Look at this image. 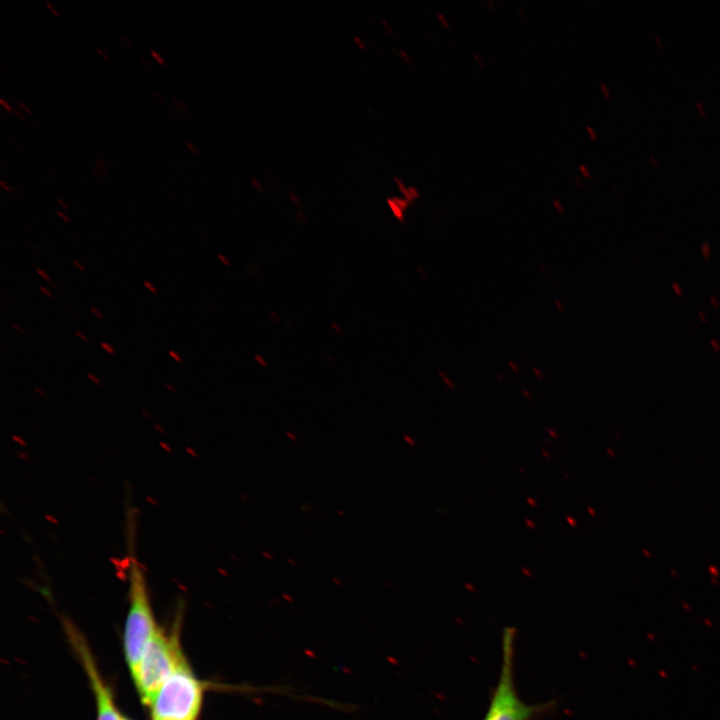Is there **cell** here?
<instances>
[{
    "label": "cell",
    "instance_id": "cell-1",
    "mask_svg": "<svg viewBox=\"0 0 720 720\" xmlns=\"http://www.w3.org/2000/svg\"><path fill=\"white\" fill-rule=\"evenodd\" d=\"M127 557L129 610L125 626L124 647L127 662L133 674L143 651L158 629L149 600L146 578L133 547Z\"/></svg>",
    "mask_w": 720,
    "mask_h": 720
},
{
    "label": "cell",
    "instance_id": "cell-2",
    "mask_svg": "<svg viewBox=\"0 0 720 720\" xmlns=\"http://www.w3.org/2000/svg\"><path fill=\"white\" fill-rule=\"evenodd\" d=\"M184 662L177 638L166 636L158 627L132 674L144 704H151L163 684Z\"/></svg>",
    "mask_w": 720,
    "mask_h": 720
},
{
    "label": "cell",
    "instance_id": "cell-3",
    "mask_svg": "<svg viewBox=\"0 0 720 720\" xmlns=\"http://www.w3.org/2000/svg\"><path fill=\"white\" fill-rule=\"evenodd\" d=\"M203 689L202 683L185 661L151 702L152 720H196L201 709Z\"/></svg>",
    "mask_w": 720,
    "mask_h": 720
},
{
    "label": "cell",
    "instance_id": "cell-4",
    "mask_svg": "<svg viewBox=\"0 0 720 720\" xmlns=\"http://www.w3.org/2000/svg\"><path fill=\"white\" fill-rule=\"evenodd\" d=\"M513 635L511 630L504 634L501 673L484 720H527L537 709L522 702L514 688Z\"/></svg>",
    "mask_w": 720,
    "mask_h": 720
},
{
    "label": "cell",
    "instance_id": "cell-5",
    "mask_svg": "<svg viewBox=\"0 0 720 720\" xmlns=\"http://www.w3.org/2000/svg\"><path fill=\"white\" fill-rule=\"evenodd\" d=\"M66 627L70 640L77 650L90 678L97 701V720H120L121 715H119L115 709L109 689L103 682L84 639L81 638L78 631H76L71 624L67 623Z\"/></svg>",
    "mask_w": 720,
    "mask_h": 720
},
{
    "label": "cell",
    "instance_id": "cell-6",
    "mask_svg": "<svg viewBox=\"0 0 720 720\" xmlns=\"http://www.w3.org/2000/svg\"><path fill=\"white\" fill-rule=\"evenodd\" d=\"M101 347H102L103 349H105L110 355H114V354H115V351H114L113 347H112L110 344L105 343V342H102V343H101Z\"/></svg>",
    "mask_w": 720,
    "mask_h": 720
},
{
    "label": "cell",
    "instance_id": "cell-7",
    "mask_svg": "<svg viewBox=\"0 0 720 720\" xmlns=\"http://www.w3.org/2000/svg\"><path fill=\"white\" fill-rule=\"evenodd\" d=\"M143 284H144V286H145L148 290H150L152 293H154V294L157 293V289L155 288V286H154L152 283H150V282H148V281H144Z\"/></svg>",
    "mask_w": 720,
    "mask_h": 720
},
{
    "label": "cell",
    "instance_id": "cell-8",
    "mask_svg": "<svg viewBox=\"0 0 720 720\" xmlns=\"http://www.w3.org/2000/svg\"><path fill=\"white\" fill-rule=\"evenodd\" d=\"M168 353H169V355H170L173 359H175L177 362H181V361H182L181 357H180L176 352H174V351H172V350H169Z\"/></svg>",
    "mask_w": 720,
    "mask_h": 720
},
{
    "label": "cell",
    "instance_id": "cell-9",
    "mask_svg": "<svg viewBox=\"0 0 720 720\" xmlns=\"http://www.w3.org/2000/svg\"><path fill=\"white\" fill-rule=\"evenodd\" d=\"M72 263H73V265L76 266L80 271H82V272H85V271H86V268H85L80 262H78V261H76V260H73Z\"/></svg>",
    "mask_w": 720,
    "mask_h": 720
},
{
    "label": "cell",
    "instance_id": "cell-10",
    "mask_svg": "<svg viewBox=\"0 0 720 720\" xmlns=\"http://www.w3.org/2000/svg\"><path fill=\"white\" fill-rule=\"evenodd\" d=\"M90 311L95 314L98 318H103V314L95 307H90Z\"/></svg>",
    "mask_w": 720,
    "mask_h": 720
},
{
    "label": "cell",
    "instance_id": "cell-11",
    "mask_svg": "<svg viewBox=\"0 0 720 720\" xmlns=\"http://www.w3.org/2000/svg\"><path fill=\"white\" fill-rule=\"evenodd\" d=\"M151 54L158 60V62L160 64H164L162 57L152 49H151Z\"/></svg>",
    "mask_w": 720,
    "mask_h": 720
},
{
    "label": "cell",
    "instance_id": "cell-12",
    "mask_svg": "<svg viewBox=\"0 0 720 720\" xmlns=\"http://www.w3.org/2000/svg\"><path fill=\"white\" fill-rule=\"evenodd\" d=\"M36 272L42 276L46 281H50V277L41 269H37Z\"/></svg>",
    "mask_w": 720,
    "mask_h": 720
},
{
    "label": "cell",
    "instance_id": "cell-13",
    "mask_svg": "<svg viewBox=\"0 0 720 720\" xmlns=\"http://www.w3.org/2000/svg\"><path fill=\"white\" fill-rule=\"evenodd\" d=\"M86 376H87L89 379H91L93 382H95L96 384H98V385L100 384V380H99L95 375H93V374H91V373H87Z\"/></svg>",
    "mask_w": 720,
    "mask_h": 720
},
{
    "label": "cell",
    "instance_id": "cell-14",
    "mask_svg": "<svg viewBox=\"0 0 720 720\" xmlns=\"http://www.w3.org/2000/svg\"><path fill=\"white\" fill-rule=\"evenodd\" d=\"M75 334L84 342H88V338L80 331H76Z\"/></svg>",
    "mask_w": 720,
    "mask_h": 720
},
{
    "label": "cell",
    "instance_id": "cell-15",
    "mask_svg": "<svg viewBox=\"0 0 720 720\" xmlns=\"http://www.w3.org/2000/svg\"><path fill=\"white\" fill-rule=\"evenodd\" d=\"M12 327L21 334L25 333V330L22 329L19 325L15 324V323L12 324Z\"/></svg>",
    "mask_w": 720,
    "mask_h": 720
},
{
    "label": "cell",
    "instance_id": "cell-16",
    "mask_svg": "<svg viewBox=\"0 0 720 720\" xmlns=\"http://www.w3.org/2000/svg\"><path fill=\"white\" fill-rule=\"evenodd\" d=\"M40 290H41L43 293H45L48 297H52L51 292H50L49 290H47L46 288H44V287L41 286V287H40Z\"/></svg>",
    "mask_w": 720,
    "mask_h": 720
},
{
    "label": "cell",
    "instance_id": "cell-17",
    "mask_svg": "<svg viewBox=\"0 0 720 720\" xmlns=\"http://www.w3.org/2000/svg\"><path fill=\"white\" fill-rule=\"evenodd\" d=\"M57 214H58L65 222H67V223L69 222V219L66 217L65 214H63V213L60 212V211H57Z\"/></svg>",
    "mask_w": 720,
    "mask_h": 720
},
{
    "label": "cell",
    "instance_id": "cell-18",
    "mask_svg": "<svg viewBox=\"0 0 720 720\" xmlns=\"http://www.w3.org/2000/svg\"><path fill=\"white\" fill-rule=\"evenodd\" d=\"M262 555L268 558L269 560H273V555H270L267 551H263Z\"/></svg>",
    "mask_w": 720,
    "mask_h": 720
},
{
    "label": "cell",
    "instance_id": "cell-19",
    "mask_svg": "<svg viewBox=\"0 0 720 720\" xmlns=\"http://www.w3.org/2000/svg\"><path fill=\"white\" fill-rule=\"evenodd\" d=\"M0 103H1L6 109H8V110H13V109H11V107H10L8 104H6V103L4 102L3 99H0Z\"/></svg>",
    "mask_w": 720,
    "mask_h": 720
},
{
    "label": "cell",
    "instance_id": "cell-20",
    "mask_svg": "<svg viewBox=\"0 0 720 720\" xmlns=\"http://www.w3.org/2000/svg\"><path fill=\"white\" fill-rule=\"evenodd\" d=\"M45 3H46V5L53 11L54 14L58 15L57 10H55V9L50 5L49 2L46 1Z\"/></svg>",
    "mask_w": 720,
    "mask_h": 720
},
{
    "label": "cell",
    "instance_id": "cell-21",
    "mask_svg": "<svg viewBox=\"0 0 720 720\" xmlns=\"http://www.w3.org/2000/svg\"><path fill=\"white\" fill-rule=\"evenodd\" d=\"M15 114H17L20 118L25 119L24 116L20 113V111L13 109L12 110Z\"/></svg>",
    "mask_w": 720,
    "mask_h": 720
},
{
    "label": "cell",
    "instance_id": "cell-22",
    "mask_svg": "<svg viewBox=\"0 0 720 720\" xmlns=\"http://www.w3.org/2000/svg\"><path fill=\"white\" fill-rule=\"evenodd\" d=\"M19 105H20L23 109H25L27 113H29V114L31 113V112L29 111V109H28L22 102H19Z\"/></svg>",
    "mask_w": 720,
    "mask_h": 720
},
{
    "label": "cell",
    "instance_id": "cell-23",
    "mask_svg": "<svg viewBox=\"0 0 720 720\" xmlns=\"http://www.w3.org/2000/svg\"><path fill=\"white\" fill-rule=\"evenodd\" d=\"M186 144L194 153H197L196 149L189 142H187Z\"/></svg>",
    "mask_w": 720,
    "mask_h": 720
},
{
    "label": "cell",
    "instance_id": "cell-24",
    "mask_svg": "<svg viewBox=\"0 0 720 720\" xmlns=\"http://www.w3.org/2000/svg\"><path fill=\"white\" fill-rule=\"evenodd\" d=\"M57 201H58L64 208L68 209V206H67L61 199H57Z\"/></svg>",
    "mask_w": 720,
    "mask_h": 720
},
{
    "label": "cell",
    "instance_id": "cell-25",
    "mask_svg": "<svg viewBox=\"0 0 720 720\" xmlns=\"http://www.w3.org/2000/svg\"><path fill=\"white\" fill-rule=\"evenodd\" d=\"M97 51H98V52H99V53H100V54H101V55H102V56H103V57H104L105 59H107V57H106L105 53H104V52H102V51H101V50H100L99 48H97Z\"/></svg>",
    "mask_w": 720,
    "mask_h": 720
},
{
    "label": "cell",
    "instance_id": "cell-26",
    "mask_svg": "<svg viewBox=\"0 0 720 720\" xmlns=\"http://www.w3.org/2000/svg\"><path fill=\"white\" fill-rule=\"evenodd\" d=\"M0 184L2 187H4L7 191L10 189L8 186H6L2 181H0Z\"/></svg>",
    "mask_w": 720,
    "mask_h": 720
},
{
    "label": "cell",
    "instance_id": "cell-27",
    "mask_svg": "<svg viewBox=\"0 0 720 720\" xmlns=\"http://www.w3.org/2000/svg\"><path fill=\"white\" fill-rule=\"evenodd\" d=\"M697 106L699 107L701 113L703 114L704 112H703V110H702V108H701L700 102L697 103Z\"/></svg>",
    "mask_w": 720,
    "mask_h": 720
},
{
    "label": "cell",
    "instance_id": "cell-28",
    "mask_svg": "<svg viewBox=\"0 0 720 720\" xmlns=\"http://www.w3.org/2000/svg\"><path fill=\"white\" fill-rule=\"evenodd\" d=\"M120 720H128V719L125 718V717H123V716H121V719H120Z\"/></svg>",
    "mask_w": 720,
    "mask_h": 720
}]
</instances>
